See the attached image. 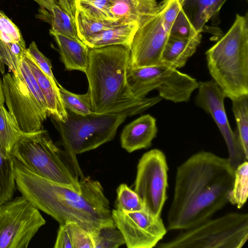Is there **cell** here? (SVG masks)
Returning a JSON list of instances; mask_svg holds the SVG:
<instances>
[{"label": "cell", "instance_id": "3", "mask_svg": "<svg viewBox=\"0 0 248 248\" xmlns=\"http://www.w3.org/2000/svg\"><path fill=\"white\" fill-rule=\"evenodd\" d=\"M130 61L128 46L89 48L85 73L89 84L87 93L93 113L131 116L143 112L161 101L159 95L142 98L134 96L126 81Z\"/></svg>", "mask_w": 248, "mask_h": 248}, {"label": "cell", "instance_id": "9", "mask_svg": "<svg viewBox=\"0 0 248 248\" xmlns=\"http://www.w3.org/2000/svg\"><path fill=\"white\" fill-rule=\"evenodd\" d=\"M181 7L179 0H164L157 14L139 28L129 46L131 66L162 64L161 55Z\"/></svg>", "mask_w": 248, "mask_h": 248}, {"label": "cell", "instance_id": "8", "mask_svg": "<svg viewBox=\"0 0 248 248\" xmlns=\"http://www.w3.org/2000/svg\"><path fill=\"white\" fill-rule=\"evenodd\" d=\"M126 81L134 96L142 98L156 90L162 99L175 103L187 102L198 82L190 76L164 64L133 67L126 70Z\"/></svg>", "mask_w": 248, "mask_h": 248}, {"label": "cell", "instance_id": "6", "mask_svg": "<svg viewBox=\"0 0 248 248\" xmlns=\"http://www.w3.org/2000/svg\"><path fill=\"white\" fill-rule=\"evenodd\" d=\"M64 121L53 118L62 144L80 180L85 177L76 155L95 149L111 141L127 116L120 113L96 114L82 116L67 110Z\"/></svg>", "mask_w": 248, "mask_h": 248}, {"label": "cell", "instance_id": "23", "mask_svg": "<svg viewBox=\"0 0 248 248\" xmlns=\"http://www.w3.org/2000/svg\"><path fill=\"white\" fill-rule=\"evenodd\" d=\"M23 133L4 106L0 105V150L11 155Z\"/></svg>", "mask_w": 248, "mask_h": 248}, {"label": "cell", "instance_id": "35", "mask_svg": "<svg viewBox=\"0 0 248 248\" xmlns=\"http://www.w3.org/2000/svg\"><path fill=\"white\" fill-rule=\"evenodd\" d=\"M197 32L191 21L181 7L170 30L171 36L188 38L194 36Z\"/></svg>", "mask_w": 248, "mask_h": 248}, {"label": "cell", "instance_id": "34", "mask_svg": "<svg viewBox=\"0 0 248 248\" xmlns=\"http://www.w3.org/2000/svg\"><path fill=\"white\" fill-rule=\"evenodd\" d=\"M0 41L4 43H25L18 27L0 10Z\"/></svg>", "mask_w": 248, "mask_h": 248}, {"label": "cell", "instance_id": "39", "mask_svg": "<svg viewBox=\"0 0 248 248\" xmlns=\"http://www.w3.org/2000/svg\"><path fill=\"white\" fill-rule=\"evenodd\" d=\"M64 11L75 20L76 12V0H56Z\"/></svg>", "mask_w": 248, "mask_h": 248}, {"label": "cell", "instance_id": "19", "mask_svg": "<svg viewBox=\"0 0 248 248\" xmlns=\"http://www.w3.org/2000/svg\"><path fill=\"white\" fill-rule=\"evenodd\" d=\"M201 39V33L188 38L170 35L161 55V64L176 69L184 67L196 52Z\"/></svg>", "mask_w": 248, "mask_h": 248}, {"label": "cell", "instance_id": "27", "mask_svg": "<svg viewBox=\"0 0 248 248\" xmlns=\"http://www.w3.org/2000/svg\"><path fill=\"white\" fill-rule=\"evenodd\" d=\"M248 196V162L245 161L234 170V178L229 202L239 209L246 203Z\"/></svg>", "mask_w": 248, "mask_h": 248}, {"label": "cell", "instance_id": "13", "mask_svg": "<svg viewBox=\"0 0 248 248\" xmlns=\"http://www.w3.org/2000/svg\"><path fill=\"white\" fill-rule=\"evenodd\" d=\"M112 217L128 248H152L167 233L161 217L151 214L145 208L139 211L124 212L113 209Z\"/></svg>", "mask_w": 248, "mask_h": 248}, {"label": "cell", "instance_id": "24", "mask_svg": "<svg viewBox=\"0 0 248 248\" xmlns=\"http://www.w3.org/2000/svg\"><path fill=\"white\" fill-rule=\"evenodd\" d=\"M16 188L14 157L0 150V204L12 200Z\"/></svg>", "mask_w": 248, "mask_h": 248}, {"label": "cell", "instance_id": "31", "mask_svg": "<svg viewBox=\"0 0 248 248\" xmlns=\"http://www.w3.org/2000/svg\"><path fill=\"white\" fill-rule=\"evenodd\" d=\"M116 192V209L124 212H132L141 211L145 208L137 193L126 184L119 185Z\"/></svg>", "mask_w": 248, "mask_h": 248}, {"label": "cell", "instance_id": "7", "mask_svg": "<svg viewBox=\"0 0 248 248\" xmlns=\"http://www.w3.org/2000/svg\"><path fill=\"white\" fill-rule=\"evenodd\" d=\"M248 238V215L232 212L183 230L157 248H241Z\"/></svg>", "mask_w": 248, "mask_h": 248}, {"label": "cell", "instance_id": "37", "mask_svg": "<svg viewBox=\"0 0 248 248\" xmlns=\"http://www.w3.org/2000/svg\"><path fill=\"white\" fill-rule=\"evenodd\" d=\"M72 232L73 248H93L91 233L74 222H69Z\"/></svg>", "mask_w": 248, "mask_h": 248}, {"label": "cell", "instance_id": "28", "mask_svg": "<svg viewBox=\"0 0 248 248\" xmlns=\"http://www.w3.org/2000/svg\"><path fill=\"white\" fill-rule=\"evenodd\" d=\"M27 51L25 43H4L0 41V63L6 65L13 73L21 74L20 66Z\"/></svg>", "mask_w": 248, "mask_h": 248}, {"label": "cell", "instance_id": "1", "mask_svg": "<svg viewBox=\"0 0 248 248\" xmlns=\"http://www.w3.org/2000/svg\"><path fill=\"white\" fill-rule=\"evenodd\" d=\"M234 169L228 158L201 151L177 169L169 230H183L210 218L229 202Z\"/></svg>", "mask_w": 248, "mask_h": 248}, {"label": "cell", "instance_id": "15", "mask_svg": "<svg viewBox=\"0 0 248 248\" xmlns=\"http://www.w3.org/2000/svg\"><path fill=\"white\" fill-rule=\"evenodd\" d=\"M158 11L156 0H113L110 8L113 21L120 24L136 23L139 27Z\"/></svg>", "mask_w": 248, "mask_h": 248}, {"label": "cell", "instance_id": "11", "mask_svg": "<svg viewBox=\"0 0 248 248\" xmlns=\"http://www.w3.org/2000/svg\"><path fill=\"white\" fill-rule=\"evenodd\" d=\"M168 170L165 155L158 149L144 153L137 165L134 190L145 208L156 217H161L168 198Z\"/></svg>", "mask_w": 248, "mask_h": 248}, {"label": "cell", "instance_id": "32", "mask_svg": "<svg viewBox=\"0 0 248 248\" xmlns=\"http://www.w3.org/2000/svg\"><path fill=\"white\" fill-rule=\"evenodd\" d=\"M20 72L27 88L36 101L42 116L45 120L49 115L46 102L37 80L24 58L21 63Z\"/></svg>", "mask_w": 248, "mask_h": 248}, {"label": "cell", "instance_id": "17", "mask_svg": "<svg viewBox=\"0 0 248 248\" xmlns=\"http://www.w3.org/2000/svg\"><path fill=\"white\" fill-rule=\"evenodd\" d=\"M39 5L35 17L49 23L50 31L76 40L78 36L75 21L58 4L56 0H33Z\"/></svg>", "mask_w": 248, "mask_h": 248}, {"label": "cell", "instance_id": "5", "mask_svg": "<svg viewBox=\"0 0 248 248\" xmlns=\"http://www.w3.org/2000/svg\"><path fill=\"white\" fill-rule=\"evenodd\" d=\"M11 155L39 176L81 188L79 176L68 155L53 142L45 130L23 133Z\"/></svg>", "mask_w": 248, "mask_h": 248}, {"label": "cell", "instance_id": "40", "mask_svg": "<svg viewBox=\"0 0 248 248\" xmlns=\"http://www.w3.org/2000/svg\"><path fill=\"white\" fill-rule=\"evenodd\" d=\"M4 102L5 100L2 89V80L0 77V105H4Z\"/></svg>", "mask_w": 248, "mask_h": 248}, {"label": "cell", "instance_id": "30", "mask_svg": "<svg viewBox=\"0 0 248 248\" xmlns=\"http://www.w3.org/2000/svg\"><path fill=\"white\" fill-rule=\"evenodd\" d=\"M59 92L65 108L76 114L85 116L93 113L89 96L75 94L66 90L60 84Z\"/></svg>", "mask_w": 248, "mask_h": 248}, {"label": "cell", "instance_id": "36", "mask_svg": "<svg viewBox=\"0 0 248 248\" xmlns=\"http://www.w3.org/2000/svg\"><path fill=\"white\" fill-rule=\"evenodd\" d=\"M27 51L35 62L40 69L49 78L53 85L59 89L60 84L58 82L52 71V65L50 60L38 49L34 42H32L27 48Z\"/></svg>", "mask_w": 248, "mask_h": 248}, {"label": "cell", "instance_id": "25", "mask_svg": "<svg viewBox=\"0 0 248 248\" xmlns=\"http://www.w3.org/2000/svg\"><path fill=\"white\" fill-rule=\"evenodd\" d=\"M237 125L236 133L244 154L248 159V94L232 100Z\"/></svg>", "mask_w": 248, "mask_h": 248}, {"label": "cell", "instance_id": "10", "mask_svg": "<svg viewBox=\"0 0 248 248\" xmlns=\"http://www.w3.org/2000/svg\"><path fill=\"white\" fill-rule=\"evenodd\" d=\"M39 210L23 196L0 204V248H27L46 224Z\"/></svg>", "mask_w": 248, "mask_h": 248}, {"label": "cell", "instance_id": "20", "mask_svg": "<svg viewBox=\"0 0 248 248\" xmlns=\"http://www.w3.org/2000/svg\"><path fill=\"white\" fill-rule=\"evenodd\" d=\"M33 73L46 102L49 115L62 121L67 117L68 112L62 100L59 89H57L44 73L27 51L24 57Z\"/></svg>", "mask_w": 248, "mask_h": 248}, {"label": "cell", "instance_id": "4", "mask_svg": "<svg viewBox=\"0 0 248 248\" xmlns=\"http://www.w3.org/2000/svg\"><path fill=\"white\" fill-rule=\"evenodd\" d=\"M213 80L231 100L248 94V15L236 14L226 34L206 53Z\"/></svg>", "mask_w": 248, "mask_h": 248}, {"label": "cell", "instance_id": "33", "mask_svg": "<svg viewBox=\"0 0 248 248\" xmlns=\"http://www.w3.org/2000/svg\"><path fill=\"white\" fill-rule=\"evenodd\" d=\"M91 234L93 248H118L125 244L123 235L116 226L102 227Z\"/></svg>", "mask_w": 248, "mask_h": 248}, {"label": "cell", "instance_id": "12", "mask_svg": "<svg viewBox=\"0 0 248 248\" xmlns=\"http://www.w3.org/2000/svg\"><path fill=\"white\" fill-rule=\"evenodd\" d=\"M196 105L209 114L218 127L226 144L228 160L235 170L242 162L248 161L236 132L231 128L224 107L226 94L213 80L198 82Z\"/></svg>", "mask_w": 248, "mask_h": 248}, {"label": "cell", "instance_id": "29", "mask_svg": "<svg viewBox=\"0 0 248 248\" xmlns=\"http://www.w3.org/2000/svg\"><path fill=\"white\" fill-rule=\"evenodd\" d=\"M112 1L113 0H76V8L93 19L113 21L110 13Z\"/></svg>", "mask_w": 248, "mask_h": 248}, {"label": "cell", "instance_id": "18", "mask_svg": "<svg viewBox=\"0 0 248 248\" xmlns=\"http://www.w3.org/2000/svg\"><path fill=\"white\" fill-rule=\"evenodd\" d=\"M59 48L61 60L67 70L85 73L89 62V48L80 40L49 30Z\"/></svg>", "mask_w": 248, "mask_h": 248}, {"label": "cell", "instance_id": "26", "mask_svg": "<svg viewBox=\"0 0 248 248\" xmlns=\"http://www.w3.org/2000/svg\"><path fill=\"white\" fill-rule=\"evenodd\" d=\"M75 21L77 35L83 42L87 38L110 27L121 25L112 20L93 19L77 9Z\"/></svg>", "mask_w": 248, "mask_h": 248}, {"label": "cell", "instance_id": "2", "mask_svg": "<svg viewBox=\"0 0 248 248\" xmlns=\"http://www.w3.org/2000/svg\"><path fill=\"white\" fill-rule=\"evenodd\" d=\"M14 170L22 196L60 224L76 223L91 234L115 226L109 201L98 181L85 176L78 190L34 174L14 158Z\"/></svg>", "mask_w": 248, "mask_h": 248}, {"label": "cell", "instance_id": "22", "mask_svg": "<svg viewBox=\"0 0 248 248\" xmlns=\"http://www.w3.org/2000/svg\"><path fill=\"white\" fill-rule=\"evenodd\" d=\"M226 0H179L181 7L197 32L217 13Z\"/></svg>", "mask_w": 248, "mask_h": 248}, {"label": "cell", "instance_id": "16", "mask_svg": "<svg viewBox=\"0 0 248 248\" xmlns=\"http://www.w3.org/2000/svg\"><path fill=\"white\" fill-rule=\"evenodd\" d=\"M156 119L150 114L142 115L127 124L121 133V146L128 153L146 149L156 136Z\"/></svg>", "mask_w": 248, "mask_h": 248}, {"label": "cell", "instance_id": "38", "mask_svg": "<svg viewBox=\"0 0 248 248\" xmlns=\"http://www.w3.org/2000/svg\"><path fill=\"white\" fill-rule=\"evenodd\" d=\"M54 248H73L69 223L60 224Z\"/></svg>", "mask_w": 248, "mask_h": 248}, {"label": "cell", "instance_id": "21", "mask_svg": "<svg viewBox=\"0 0 248 248\" xmlns=\"http://www.w3.org/2000/svg\"><path fill=\"white\" fill-rule=\"evenodd\" d=\"M139 28V25L136 23L113 26L87 38L83 42L90 48L117 45L130 46Z\"/></svg>", "mask_w": 248, "mask_h": 248}, {"label": "cell", "instance_id": "14", "mask_svg": "<svg viewBox=\"0 0 248 248\" xmlns=\"http://www.w3.org/2000/svg\"><path fill=\"white\" fill-rule=\"evenodd\" d=\"M2 89L8 111L20 130L30 133L42 129L45 120L21 74L4 75Z\"/></svg>", "mask_w": 248, "mask_h": 248}]
</instances>
